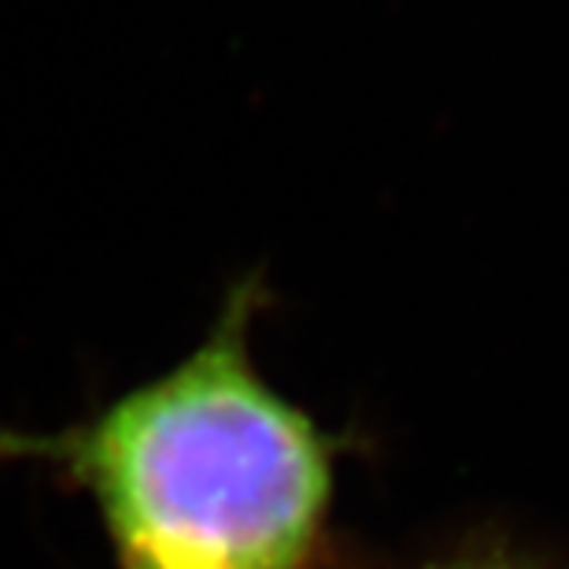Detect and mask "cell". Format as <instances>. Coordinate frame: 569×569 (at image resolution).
Here are the masks:
<instances>
[{
	"instance_id": "6da1fadb",
	"label": "cell",
	"mask_w": 569,
	"mask_h": 569,
	"mask_svg": "<svg viewBox=\"0 0 569 569\" xmlns=\"http://www.w3.org/2000/svg\"><path fill=\"white\" fill-rule=\"evenodd\" d=\"M256 281L186 362L60 432L0 426V462L93 496L119 569H307L333 499V443L259 378Z\"/></svg>"
},
{
	"instance_id": "7a4b0ae2",
	"label": "cell",
	"mask_w": 569,
	"mask_h": 569,
	"mask_svg": "<svg viewBox=\"0 0 569 569\" xmlns=\"http://www.w3.org/2000/svg\"><path fill=\"white\" fill-rule=\"evenodd\" d=\"M443 569H510V566H443Z\"/></svg>"
}]
</instances>
